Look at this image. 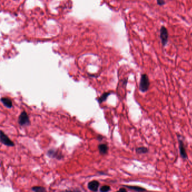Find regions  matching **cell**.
Masks as SVG:
<instances>
[{
    "instance_id": "obj_1",
    "label": "cell",
    "mask_w": 192,
    "mask_h": 192,
    "mask_svg": "<svg viewBox=\"0 0 192 192\" xmlns=\"http://www.w3.org/2000/svg\"><path fill=\"white\" fill-rule=\"evenodd\" d=\"M150 85V81L147 74H141L140 77V90L143 93L147 92L149 89Z\"/></svg>"
},
{
    "instance_id": "obj_2",
    "label": "cell",
    "mask_w": 192,
    "mask_h": 192,
    "mask_svg": "<svg viewBox=\"0 0 192 192\" xmlns=\"http://www.w3.org/2000/svg\"><path fill=\"white\" fill-rule=\"evenodd\" d=\"M160 39L163 47H165L168 42V32L164 26H162L160 29Z\"/></svg>"
},
{
    "instance_id": "obj_3",
    "label": "cell",
    "mask_w": 192,
    "mask_h": 192,
    "mask_svg": "<svg viewBox=\"0 0 192 192\" xmlns=\"http://www.w3.org/2000/svg\"><path fill=\"white\" fill-rule=\"evenodd\" d=\"M18 124L21 126H27L30 124L29 116L25 111H23L18 118Z\"/></svg>"
},
{
    "instance_id": "obj_4",
    "label": "cell",
    "mask_w": 192,
    "mask_h": 192,
    "mask_svg": "<svg viewBox=\"0 0 192 192\" xmlns=\"http://www.w3.org/2000/svg\"><path fill=\"white\" fill-rule=\"evenodd\" d=\"M178 143H179V152H180V155L182 159H187L188 155L187 153V151L185 150V147L184 144V142L182 139H180L179 138L178 139Z\"/></svg>"
},
{
    "instance_id": "obj_5",
    "label": "cell",
    "mask_w": 192,
    "mask_h": 192,
    "mask_svg": "<svg viewBox=\"0 0 192 192\" xmlns=\"http://www.w3.org/2000/svg\"><path fill=\"white\" fill-rule=\"evenodd\" d=\"M1 142L2 144L7 146L13 147L14 145V142H12L10 138L2 131H1Z\"/></svg>"
},
{
    "instance_id": "obj_6",
    "label": "cell",
    "mask_w": 192,
    "mask_h": 192,
    "mask_svg": "<svg viewBox=\"0 0 192 192\" xmlns=\"http://www.w3.org/2000/svg\"><path fill=\"white\" fill-rule=\"evenodd\" d=\"M47 155L49 157L55 158L58 159H60L63 158V155L62 153H59L58 151L55 150H48Z\"/></svg>"
},
{
    "instance_id": "obj_7",
    "label": "cell",
    "mask_w": 192,
    "mask_h": 192,
    "mask_svg": "<svg viewBox=\"0 0 192 192\" xmlns=\"http://www.w3.org/2000/svg\"><path fill=\"white\" fill-rule=\"evenodd\" d=\"M99 186V183L96 180L91 181L90 182H89L87 185L89 189L92 192H96L97 191Z\"/></svg>"
},
{
    "instance_id": "obj_8",
    "label": "cell",
    "mask_w": 192,
    "mask_h": 192,
    "mask_svg": "<svg viewBox=\"0 0 192 192\" xmlns=\"http://www.w3.org/2000/svg\"><path fill=\"white\" fill-rule=\"evenodd\" d=\"M1 102L4 104V105L6 107L11 108L13 107V102L9 98L6 97H3L1 99Z\"/></svg>"
},
{
    "instance_id": "obj_9",
    "label": "cell",
    "mask_w": 192,
    "mask_h": 192,
    "mask_svg": "<svg viewBox=\"0 0 192 192\" xmlns=\"http://www.w3.org/2000/svg\"><path fill=\"white\" fill-rule=\"evenodd\" d=\"M99 152L101 155H105L108 150V147L106 144H100L98 146Z\"/></svg>"
},
{
    "instance_id": "obj_10",
    "label": "cell",
    "mask_w": 192,
    "mask_h": 192,
    "mask_svg": "<svg viewBox=\"0 0 192 192\" xmlns=\"http://www.w3.org/2000/svg\"><path fill=\"white\" fill-rule=\"evenodd\" d=\"M125 187L127 188L133 190L138 192H143L146 191V189L144 188L139 187V186H130V185H125Z\"/></svg>"
},
{
    "instance_id": "obj_11",
    "label": "cell",
    "mask_w": 192,
    "mask_h": 192,
    "mask_svg": "<svg viewBox=\"0 0 192 192\" xmlns=\"http://www.w3.org/2000/svg\"><path fill=\"white\" fill-rule=\"evenodd\" d=\"M149 152V149L145 147H140L136 148V152L138 154H145Z\"/></svg>"
},
{
    "instance_id": "obj_12",
    "label": "cell",
    "mask_w": 192,
    "mask_h": 192,
    "mask_svg": "<svg viewBox=\"0 0 192 192\" xmlns=\"http://www.w3.org/2000/svg\"><path fill=\"white\" fill-rule=\"evenodd\" d=\"M111 92H106V93H104L103 94L100 96V97L99 99H98V102L99 103H101L105 101L106 99L108 98V97L111 94Z\"/></svg>"
},
{
    "instance_id": "obj_13",
    "label": "cell",
    "mask_w": 192,
    "mask_h": 192,
    "mask_svg": "<svg viewBox=\"0 0 192 192\" xmlns=\"http://www.w3.org/2000/svg\"><path fill=\"white\" fill-rule=\"evenodd\" d=\"M32 190L34 192H46V189L42 187H34Z\"/></svg>"
},
{
    "instance_id": "obj_14",
    "label": "cell",
    "mask_w": 192,
    "mask_h": 192,
    "mask_svg": "<svg viewBox=\"0 0 192 192\" xmlns=\"http://www.w3.org/2000/svg\"><path fill=\"white\" fill-rule=\"evenodd\" d=\"M110 191H111V187L108 185L102 186L100 189V192H109Z\"/></svg>"
},
{
    "instance_id": "obj_15",
    "label": "cell",
    "mask_w": 192,
    "mask_h": 192,
    "mask_svg": "<svg viewBox=\"0 0 192 192\" xmlns=\"http://www.w3.org/2000/svg\"><path fill=\"white\" fill-rule=\"evenodd\" d=\"M157 3L159 6H163L165 4L164 0H157Z\"/></svg>"
},
{
    "instance_id": "obj_16",
    "label": "cell",
    "mask_w": 192,
    "mask_h": 192,
    "mask_svg": "<svg viewBox=\"0 0 192 192\" xmlns=\"http://www.w3.org/2000/svg\"><path fill=\"white\" fill-rule=\"evenodd\" d=\"M115 192H127V191L125 188H121L119 191Z\"/></svg>"
},
{
    "instance_id": "obj_17",
    "label": "cell",
    "mask_w": 192,
    "mask_h": 192,
    "mask_svg": "<svg viewBox=\"0 0 192 192\" xmlns=\"http://www.w3.org/2000/svg\"><path fill=\"white\" fill-rule=\"evenodd\" d=\"M63 192H74L73 191H64Z\"/></svg>"
}]
</instances>
